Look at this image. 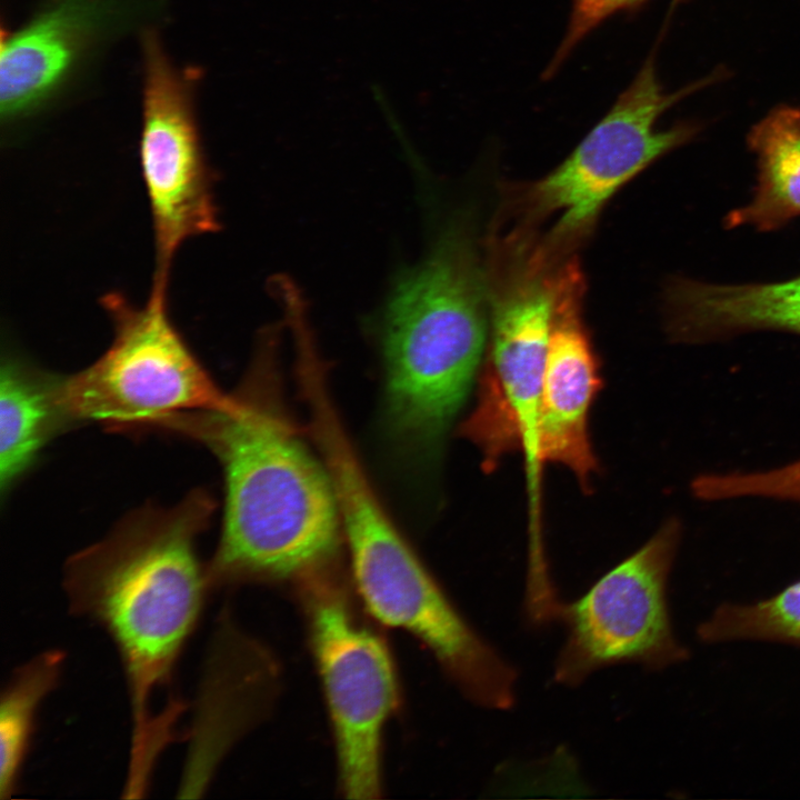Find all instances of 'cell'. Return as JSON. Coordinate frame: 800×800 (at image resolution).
I'll list each match as a JSON object with an SVG mask.
<instances>
[{"instance_id": "3", "label": "cell", "mask_w": 800, "mask_h": 800, "mask_svg": "<svg viewBox=\"0 0 800 800\" xmlns=\"http://www.w3.org/2000/svg\"><path fill=\"white\" fill-rule=\"evenodd\" d=\"M486 271L470 236L447 231L396 286L383 322L386 420L408 456L433 452L481 361Z\"/></svg>"}, {"instance_id": "6", "label": "cell", "mask_w": 800, "mask_h": 800, "mask_svg": "<svg viewBox=\"0 0 800 800\" xmlns=\"http://www.w3.org/2000/svg\"><path fill=\"white\" fill-rule=\"evenodd\" d=\"M100 302L113 327L110 346L83 370L61 376V400L72 424L153 428L178 413L234 406L233 392L218 387L174 327L168 300L149 297L139 307L109 292Z\"/></svg>"}, {"instance_id": "5", "label": "cell", "mask_w": 800, "mask_h": 800, "mask_svg": "<svg viewBox=\"0 0 800 800\" xmlns=\"http://www.w3.org/2000/svg\"><path fill=\"white\" fill-rule=\"evenodd\" d=\"M654 58L651 52L610 110L561 164L513 194L517 226L538 229L552 220L543 234L562 253H574L593 230L604 204L623 184L696 134L693 124L659 130L656 123L683 98L724 79L727 70L719 68L667 92Z\"/></svg>"}, {"instance_id": "1", "label": "cell", "mask_w": 800, "mask_h": 800, "mask_svg": "<svg viewBox=\"0 0 800 800\" xmlns=\"http://www.w3.org/2000/svg\"><path fill=\"white\" fill-rule=\"evenodd\" d=\"M279 336L264 332L226 410L182 412L156 428L206 446L224 478L218 546L206 564L210 590L296 579L332 568L340 517L328 472L299 440L278 398Z\"/></svg>"}, {"instance_id": "18", "label": "cell", "mask_w": 800, "mask_h": 800, "mask_svg": "<svg viewBox=\"0 0 800 800\" xmlns=\"http://www.w3.org/2000/svg\"><path fill=\"white\" fill-rule=\"evenodd\" d=\"M697 634L706 643L762 640L800 647V579L754 603L719 606Z\"/></svg>"}, {"instance_id": "15", "label": "cell", "mask_w": 800, "mask_h": 800, "mask_svg": "<svg viewBox=\"0 0 800 800\" xmlns=\"http://www.w3.org/2000/svg\"><path fill=\"white\" fill-rule=\"evenodd\" d=\"M61 376L17 356H4L0 373V489L8 492L36 462L44 444L71 421Z\"/></svg>"}, {"instance_id": "19", "label": "cell", "mask_w": 800, "mask_h": 800, "mask_svg": "<svg viewBox=\"0 0 800 800\" xmlns=\"http://www.w3.org/2000/svg\"><path fill=\"white\" fill-rule=\"evenodd\" d=\"M699 489L709 501L761 497L800 502V460L767 471L706 473Z\"/></svg>"}, {"instance_id": "8", "label": "cell", "mask_w": 800, "mask_h": 800, "mask_svg": "<svg viewBox=\"0 0 800 800\" xmlns=\"http://www.w3.org/2000/svg\"><path fill=\"white\" fill-rule=\"evenodd\" d=\"M298 583L332 723L341 791L349 799L380 798L382 734L398 703L390 652L356 616L331 569Z\"/></svg>"}, {"instance_id": "11", "label": "cell", "mask_w": 800, "mask_h": 800, "mask_svg": "<svg viewBox=\"0 0 800 800\" xmlns=\"http://www.w3.org/2000/svg\"><path fill=\"white\" fill-rule=\"evenodd\" d=\"M161 0H46L29 20L1 31L0 112L13 126L43 112L97 53Z\"/></svg>"}, {"instance_id": "16", "label": "cell", "mask_w": 800, "mask_h": 800, "mask_svg": "<svg viewBox=\"0 0 800 800\" xmlns=\"http://www.w3.org/2000/svg\"><path fill=\"white\" fill-rule=\"evenodd\" d=\"M747 140L757 154L758 184L753 199L731 211L724 222L728 228L773 230L800 216V108H773L751 128Z\"/></svg>"}, {"instance_id": "13", "label": "cell", "mask_w": 800, "mask_h": 800, "mask_svg": "<svg viewBox=\"0 0 800 800\" xmlns=\"http://www.w3.org/2000/svg\"><path fill=\"white\" fill-rule=\"evenodd\" d=\"M279 667L260 642L221 616L213 634L180 791H201L226 752L270 710Z\"/></svg>"}, {"instance_id": "2", "label": "cell", "mask_w": 800, "mask_h": 800, "mask_svg": "<svg viewBox=\"0 0 800 800\" xmlns=\"http://www.w3.org/2000/svg\"><path fill=\"white\" fill-rule=\"evenodd\" d=\"M213 510L211 497L199 489L172 507L144 506L64 566L71 613L101 627L122 661L136 757L168 739L153 703L171 687L210 590L197 543Z\"/></svg>"}, {"instance_id": "7", "label": "cell", "mask_w": 800, "mask_h": 800, "mask_svg": "<svg viewBox=\"0 0 800 800\" xmlns=\"http://www.w3.org/2000/svg\"><path fill=\"white\" fill-rule=\"evenodd\" d=\"M346 538L357 591L371 616L424 643L472 702L511 708L513 667L458 611L391 519L364 520Z\"/></svg>"}, {"instance_id": "20", "label": "cell", "mask_w": 800, "mask_h": 800, "mask_svg": "<svg viewBox=\"0 0 800 800\" xmlns=\"http://www.w3.org/2000/svg\"><path fill=\"white\" fill-rule=\"evenodd\" d=\"M647 1L648 0H573L567 32L553 59L544 71V78L551 77L574 47L601 22L618 12L636 10Z\"/></svg>"}, {"instance_id": "10", "label": "cell", "mask_w": 800, "mask_h": 800, "mask_svg": "<svg viewBox=\"0 0 800 800\" xmlns=\"http://www.w3.org/2000/svg\"><path fill=\"white\" fill-rule=\"evenodd\" d=\"M680 538L671 520L641 548L603 574L579 599L561 603L567 638L554 679L577 686L594 671L622 662L659 670L688 658L673 633L667 582Z\"/></svg>"}, {"instance_id": "17", "label": "cell", "mask_w": 800, "mask_h": 800, "mask_svg": "<svg viewBox=\"0 0 800 800\" xmlns=\"http://www.w3.org/2000/svg\"><path fill=\"white\" fill-rule=\"evenodd\" d=\"M60 650L39 653L14 670L0 700V796L17 789L41 702L54 689L62 672Z\"/></svg>"}, {"instance_id": "4", "label": "cell", "mask_w": 800, "mask_h": 800, "mask_svg": "<svg viewBox=\"0 0 800 800\" xmlns=\"http://www.w3.org/2000/svg\"><path fill=\"white\" fill-rule=\"evenodd\" d=\"M486 271L490 346L478 403L463 434L488 468L522 450L528 484L538 487L537 418L559 273L568 258L533 232L510 229L490 241Z\"/></svg>"}, {"instance_id": "9", "label": "cell", "mask_w": 800, "mask_h": 800, "mask_svg": "<svg viewBox=\"0 0 800 800\" xmlns=\"http://www.w3.org/2000/svg\"><path fill=\"white\" fill-rule=\"evenodd\" d=\"M142 178L149 200L154 271L150 294L168 298L172 261L187 240L219 230L213 176L196 116L201 72L176 66L159 33H142Z\"/></svg>"}, {"instance_id": "14", "label": "cell", "mask_w": 800, "mask_h": 800, "mask_svg": "<svg viewBox=\"0 0 800 800\" xmlns=\"http://www.w3.org/2000/svg\"><path fill=\"white\" fill-rule=\"evenodd\" d=\"M673 338L698 341L750 330L800 334V276L787 281L710 284L676 280L666 294Z\"/></svg>"}, {"instance_id": "12", "label": "cell", "mask_w": 800, "mask_h": 800, "mask_svg": "<svg viewBox=\"0 0 800 800\" xmlns=\"http://www.w3.org/2000/svg\"><path fill=\"white\" fill-rule=\"evenodd\" d=\"M584 291L573 254L562 264L557 283L538 408L537 457L541 468L547 462L569 468L586 488L597 471L588 416L601 379L582 317Z\"/></svg>"}]
</instances>
